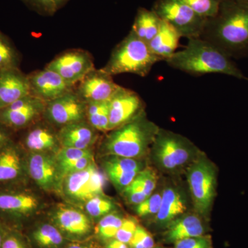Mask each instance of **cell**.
Masks as SVG:
<instances>
[{
  "label": "cell",
  "mask_w": 248,
  "mask_h": 248,
  "mask_svg": "<svg viewBox=\"0 0 248 248\" xmlns=\"http://www.w3.org/2000/svg\"><path fill=\"white\" fill-rule=\"evenodd\" d=\"M27 155L28 177L46 191L61 189L62 177L55 156L49 153H29Z\"/></svg>",
  "instance_id": "13"
},
{
  "label": "cell",
  "mask_w": 248,
  "mask_h": 248,
  "mask_svg": "<svg viewBox=\"0 0 248 248\" xmlns=\"http://www.w3.org/2000/svg\"><path fill=\"white\" fill-rule=\"evenodd\" d=\"M163 248L157 247V248Z\"/></svg>",
  "instance_id": "50"
},
{
  "label": "cell",
  "mask_w": 248,
  "mask_h": 248,
  "mask_svg": "<svg viewBox=\"0 0 248 248\" xmlns=\"http://www.w3.org/2000/svg\"><path fill=\"white\" fill-rule=\"evenodd\" d=\"M123 193L129 203L138 205L148 198L141 186L136 179L123 190Z\"/></svg>",
  "instance_id": "39"
},
{
  "label": "cell",
  "mask_w": 248,
  "mask_h": 248,
  "mask_svg": "<svg viewBox=\"0 0 248 248\" xmlns=\"http://www.w3.org/2000/svg\"><path fill=\"white\" fill-rule=\"evenodd\" d=\"M187 210V202L184 195L177 187L170 186L161 192V202L159 212L155 216V222L161 227L182 216Z\"/></svg>",
  "instance_id": "21"
},
{
  "label": "cell",
  "mask_w": 248,
  "mask_h": 248,
  "mask_svg": "<svg viewBox=\"0 0 248 248\" xmlns=\"http://www.w3.org/2000/svg\"><path fill=\"white\" fill-rule=\"evenodd\" d=\"M124 218L116 213H110L103 217L99 221L96 232L102 239L108 240L115 238L117 231L122 226Z\"/></svg>",
  "instance_id": "30"
},
{
  "label": "cell",
  "mask_w": 248,
  "mask_h": 248,
  "mask_svg": "<svg viewBox=\"0 0 248 248\" xmlns=\"http://www.w3.org/2000/svg\"><path fill=\"white\" fill-rule=\"evenodd\" d=\"M31 9L39 14L53 16L58 11L54 0H22Z\"/></svg>",
  "instance_id": "41"
},
{
  "label": "cell",
  "mask_w": 248,
  "mask_h": 248,
  "mask_svg": "<svg viewBox=\"0 0 248 248\" xmlns=\"http://www.w3.org/2000/svg\"><path fill=\"white\" fill-rule=\"evenodd\" d=\"M169 66L194 76L226 75L248 80L232 59L202 38L189 39L185 48L165 60Z\"/></svg>",
  "instance_id": "2"
},
{
  "label": "cell",
  "mask_w": 248,
  "mask_h": 248,
  "mask_svg": "<svg viewBox=\"0 0 248 248\" xmlns=\"http://www.w3.org/2000/svg\"><path fill=\"white\" fill-rule=\"evenodd\" d=\"M129 244L132 248H153L155 241L153 236L145 228L138 226Z\"/></svg>",
  "instance_id": "37"
},
{
  "label": "cell",
  "mask_w": 248,
  "mask_h": 248,
  "mask_svg": "<svg viewBox=\"0 0 248 248\" xmlns=\"http://www.w3.org/2000/svg\"><path fill=\"white\" fill-rule=\"evenodd\" d=\"M30 94L29 78L19 68L0 71V109Z\"/></svg>",
  "instance_id": "18"
},
{
  "label": "cell",
  "mask_w": 248,
  "mask_h": 248,
  "mask_svg": "<svg viewBox=\"0 0 248 248\" xmlns=\"http://www.w3.org/2000/svg\"><path fill=\"white\" fill-rule=\"evenodd\" d=\"M152 10L181 37L187 40L200 38L207 19L196 14L181 0H156Z\"/></svg>",
  "instance_id": "7"
},
{
  "label": "cell",
  "mask_w": 248,
  "mask_h": 248,
  "mask_svg": "<svg viewBox=\"0 0 248 248\" xmlns=\"http://www.w3.org/2000/svg\"><path fill=\"white\" fill-rule=\"evenodd\" d=\"M15 132L6 127L4 124L0 123V148L6 143L13 141V135Z\"/></svg>",
  "instance_id": "44"
},
{
  "label": "cell",
  "mask_w": 248,
  "mask_h": 248,
  "mask_svg": "<svg viewBox=\"0 0 248 248\" xmlns=\"http://www.w3.org/2000/svg\"><path fill=\"white\" fill-rule=\"evenodd\" d=\"M86 106L87 104L74 90L47 102L43 117L50 125L60 129L65 125L86 120Z\"/></svg>",
  "instance_id": "10"
},
{
  "label": "cell",
  "mask_w": 248,
  "mask_h": 248,
  "mask_svg": "<svg viewBox=\"0 0 248 248\" xmlns=\"http://www.w3.org/2000/svg\"><path fill=\"white\" fill-rule=\"evenodd\" d=\"M1 248H27L20 235L15 231H8Z\"/></svg>",
  "instance_id": "43"
},
{
  "label": "cell",
  "mask_w": 248,
  "mask_h": 248,
  "mask_svg": "<svg viewBox=\"0 0 248 248\" xmlns=\"http://www.w3.org/2000/svg\"><path fill=\"white\" fill-rule=\"evenodd\" d=\"M97 132L86 120L65 125L58 132L60 146L90 150L97 141Z\"/></svg>",
  "instance_id": "19"
},
{
  "label": "cell",
  "mask_w": 248,
  "mask_h": 248,
  "mask_svg": "<svg viewBox=\"0 0 248 248\" xmlns=\"http://www.w3.org/2000/svg\"><path fill=\"white\" fill-rule=\"evenodd\" d=\"M45 68L58 73L73 86L95 68L92 55L81 49H73L60 54Z\"/></svg>",
  "instance_id": "12"
},
{
  "label": "cell",
  "mask_w": 248,
  "mask_h": 248,
  "mask_svg": "<svg viewBox=\"0 0 248 248\" xmlns=\"http://www.w3.org/2000/svg\"><path fill=\"white\" fill-rule=\"evenodd\" d=\"M36 244L42 248H55L61 246L63 236L56 227L50 224H43L35 230L32 234Z\"/></svg>",
  "instance_id": "28"
},
{
  "label": "cell",
  "mask_w": 248,
  "mask_h": 248,
  "mask_svg": "<svg viewBox=\"0 0 248 248\" xmlns=\"http://www.w3.org/2000/svg\"><path fill=\"white\" fill-rule=\"evenodd\" d=\"M162 61L152 53L146 42L132 31L116 46L107 64L101 68L109 76L130 73L140 77L149 74L155 63Z\"/></svg>",
  "instance_id": "4"
},
{
  "label": "cell",
  "mask_w": 248,
  "mask_h": 248,
  "mask_svg": "<svg viewBox=\"0 0 248 248\" xmlns=\"http://www.w3.org/2000/svg\"><path fill=\"white\" fill-rule=\"evenodd\" d=\"M46 104L29 94L0 109V123L14 132L27 129L43 116Z\"/></svg>",
  "instance_id": "11"
},
{
  "label": "cell",
  "mask_w": 248,
  "mask_h": 248,
  "mask_svg": "<svg viewBox=\"0 0 248 248\" xmlns=\"http://www.w3.org/2000/svg\"><path fill=\"white\" fill-rule=\"evenodd\" d=\"M68 1H69V0H54L58 10L61 9L62 6H64Z\"/></svg>",
  "instance_id": "47"
},
{
  "label": "cell",
  "mask_w": 248,
  "mask_h": 248,
  "mask_svg": "<svg viewBox=\"0 0 248 248\" xmlns=\"http://www.w3.org/2000/svg\"><path fill=\"white\" fill-rule=\"evenodd\" d=\"M154 162L164 172H177L188 166L201 154L188 140L169 130L160 128L151 146Z\"/></svg>",
  "instance_id": "5"
},
{
  "label": "cell",
  "mask_w": 248,
  "mask_h": 248,
  "mask_svg": "<svg viewBox=\"0 0 248 248\" xmlns=\"http://www.w3.org/2000/svg\"><path fill=\"white\" fill-rule=\"evenodd\" d=\"M104 169L107 174L110 173L141 171L143 170V164L138 159L110 155L104 161Z\"/></svg>",
  "instance_id": "29"
},
{
  "label": "cell",
  "mask_w": 248,
  "mask_h": 248,
  "mask_svg": "<svg viewBox=\"0 0 248 248\" xmlns=\"http://www.w3.org/2000/svg\"><path fill=\"white\" fill-rule=\"evenodd\" d=\"M107 248H129V247L128 244H124L115 239L111 240L108 244Z\"/></svg>",
  "instance_id": "45"
},
{
  "label": "cell",
  "mask_w": 248,
  "mask_h": 248,
  "mask_svg": "<svg viewBox=\"0 0 248 248\" xmlns=\"http://www.w3.org/2000/svg\"><path fill=\"white\" fill-rule=\"evenodd\" d=\"M145 104L138 93L120 86L110 99L109 131L144 113Z\"/></svg>",
  "instance_id": "14"
},
{
  "label": "cell",
  "mask_w": 248,
  "mask_h": 248,
  "mask_svg": "<svg viewBox=\"0 0 248 248\" xmlns=\"http://www.w3.org/2000/svg\"><path fill=\"white\" fill-rule=\"evenodd\" d=\"M40 201L37 196L20 185L0 187V218L19 221L37 211Z\"/></svg>",
  "instance_id": "9"
},
{
  "label": "cell",
  "mask_w": 248,
  "mask_h": 248,
  "mask_svg": "<svg viewBox=\"0 0 248 248\" xmlns=\"http://www.w3.org/2000/svg\"><path fill=\"white\" fill-rule=\"evenodd\" d=\"M181 37L169 23L161 20L157 33L148 45L152 53L165 61L175 53Z\"/></svg>",
  "instance_id": "24"
},
{
  "label": "cell",
  "mask_w": 248,
  "mask_h": 248,
  "mask_svg": "<svg viewBox=\"0 0 248 248\" xmlns=\"http://www.w3.org/2000/svg\"><path fill=\"white\" fill-rule=\"evenodd\" d=\"M110 100L88 103L86 121L98 132H109Z\"/></svg>",
  "instance_id": "26"
},
{
  "label": "cell",
  "mask_w": 248,
  "mask_h": 248,
  "mask_svg": "<svg viewBox=\"0 0 248 248\" xmlns=\"http://www.w3.org/2000/svg\"><path fill=\"white\" fill-rule=\"evenodd\" d=\"M187 179L196 212L208 216L216 196V166L201 153L187 167Z\"/></svg>",
  "instance_id": "6"
},
{
  "label": "cell",
  "mask_w": 248,
  "mask_h": 248,
  "mask_svg": "<svg viewBox=\"0 0 248 248\" xmlns=\"http://www.w3.org/2000/svg\"><path fill=\"white\" fill-rule=\"evenodd\" d=\"M235 1H239V2L244 3V4H248V0H235Z\"/></svg>",
  "instance_id": "49"
},
{
  "label": "cell",
  "mask_w": 248,
  "mask_h": 248,
  "mask_svg": "<svg viewBox=\"0 0 248 248\" xmlns=\"http://www.w3.org/2000/svg\"><path fill=\"white\" fill-rule=\"evenodd\" d=\"M200 38L231 59L248 58V4L221 0L217 14L206 19Z\"/></svg>",
  "instance_id": "1"
},
{
  "label": "cell",
  "mask_w": 248,
  "mask_h": 248,
  "mask_svg": "<svg viewBox=\"0 0 248 248\" xmlns=\"http://www.w3.org/2000/svg\"><path fill=\"white\" fill-rule=\"evenodd\" d=\"M8 231H9L6 229V226H4L2 221H0V248L2 246L3 241H4L5 236L7 234Z\"/></svg>",
  "instance_id": "46"
},
{
  "label": "cell",
  "mask_w": 248,
  "mask_h": 248,
  "mask_svg": "<svg viewBox=\"0 0 248 248\" xmlns=\"http://www.w3.org/2000/svg\"><path fill=\"white\" fill-rule=\"evenodd\" d=\"M120 86L112 76L94 68L76 84L75 91L88 104L110 100Z\"/></svg>",
  "instance_id": "17"
},
{
  "label": "cell",
  "mask_w": 248,
  "mask_h": 248,
  "mask_svg": "<svg viewBox=\"0 0 248 248\" xmlns=\"http://www.w3.org/2000/svg\"><path fill=\"white\" fill-rule=\"evenodd\" d=\"M146 113L122 126L110 130L104 139L102 149L105 154L138 159L146 154L159 130Z\"/></svg>",
  "instance_id": "3"
},
{
  "label": "cell",
  "mask_w": 248,
  "mask_h": 248,
  "mask_svg": "<svg viewBox=\"0 0 248 248\" xmlns=\"http://www.w3.org/2000/svg\"><path fill=\"white\" fill-rule=\"evenodd\" d=\"M54 217L59 228L68 234L83 236L91 231L89 218L76 208L65 205L58 207Z\"/></svg>",
  "instance_id": "23"
},
{
  "label": "cell",
  "mask_w": 248,
  "mask_h": 248,
  "mask_svg": "<svg viewBox=\"0 0 248 248\" xmlns=\"http://www.w3.org/2000/svg\"><path fill=\"white\" fill-rule=\"evenodd\" d=\"M140 172V171H131L127 172L110 173L107 174V176L117 188L123 190L133 182Z\"/></svg>",
  "instance_id": "42"
},
{
  "label": "cell",
  "mask_w": 248,
  "mask_h": 248,
  "mask_svg": "<svg viewBox=\"0 0 248 248\" xmlns=\"http://www.w3.org/2000/svg\"><path fill=\"white\" fill-rule=\"evenodd\" d=\"M201 17L208 19L218 12L221 0H181Z\"/></svg>",
  "instance_id": "31"
},
{
  "label": "cell",
  "mask_w": 248,
  "mask_h": 248,
  "mask_svg": "<svg viewBox=\"0 0 248 248\" xmlns=\"http://www.w3.org/2000/svg\"><path fill=\"white\" fill-rule=\"evenodd\" d=\"M67 248H92L87 247V246H80V245L73 244V245H71V246H68V247Z\"/></svg>",
  "instance_id": "48"
},
{
  "label": "cell",
  "mask_w": 248,
  "mask_h": 248,
  "mask_svg": "<svg viewBox=\"0 0 248 248\" xmlns=\"http://www.w3.org/2000/svg\"><path fill=\"white\" fill-rule=\"evenodd\" d=\"M27 155L14 140L0 148V187L24 184L28 177Z\"/></svg>",
  "instance_id": "15"
},
{
  "label": "cell",
  "mask_w": 248,
  "mask_h": 248,
  "mask_svg": "<svg viewBox=\"0 0 248 248\" xmlns=\"http://www.w3.org/2000/svg\"><path fill=\"white\" fill-rule=\"evenodd\" d=\"M161 202V193L152 194L146 200L137 205L136 213L140 217L155 215L159 212Z\"/></svg>",
  "instance_id": "33"
},
{
  "label": "cell",
  "mask_w": 248,
  "mask_h": 248,
  "mask_svg": "<svg viewBox=\"0 0 248 248\" xmlns=\"http://www.w3.org/2000/svg\"><path fill=\"white\" fill-rule=\"evenodd\" d=\"M165 241L174 243L187 238L204 235L205 227L202 218L196 215H185L176 218L166 227Z\"/></svg>",
  "instance_id": "22"
},
{
  "label": "cell",
  "mask_w": 248,
  "mask_h": 248,
  "mask_svg": "<svg viewBox=\"0 0 248 248\" xmlns=\"http://www.w3.org/2000/svg\"><path fill=\"white\" fill-rule=\"evenodd\" d=\"M138 226V222L134 218H124L122 226L117 231L115 239L124 244H129Z\"/></svg>",
  "instance_id": "40"
},
{
  "label": "cell",
  "mask_w": 248,
  "mask_h": 248,
  "mask_svg": "<svg viewBox=\"0 0 248 248\" xmlns=\"http://www.w3.org/2000/svg\"><path fill=\"white\" fill-rule=\"evenodd\" d=\"M85 208L90 216L99 218L110 213L115 208V204L104 196H97L88 201L85 203Z\"/></svg>",
  "instance_id": "32"
},
{
  "label": "cell",
  "mask_w": 248,
  "mask_h": 248,
  "mask_svg": "<svg viewBox=\"0 0 248 248\" xmlns=\"http://www.w3.org/2000/svg\"><path fill=\"white\" fill-rule=\"evenodd\" d=\"M161 22L153 10L140 8L130 31L148 45L157 33Z\"/></svg>",
  "instance_id": "25"
},
{
  "label": "cell",
  "mask_w": 248,
  "mask_h": 248,
  "mask_svg": "<svg viewBox=\"0 0 248 248\" xmlns=\"http://www.w3.org/2000/svg\"><path fill=\"white\" fill-rule=\"evenodd\" d=\"M57 162H66V161H74L86 156H93L92 151L90 150L78 149L73 148H63L61 147L57 151Z\"/></svg>",
  "instance_id": "36"
},
{
  "label": "cell",
  "mask_w": 248,
  "mask_h": 248,
  "mask_svg": "<svg viewBox=\"0 0 248 248\" xmlns=\"http://www.w3.org/2000/svg\"><path fill=\"white\" fill-rule=\"evenodd\" d=\"M174 244V248H213L210 236L204 235L179 240Z\"/></svg>",
  "instance_id": "38"
},
{
  "label": "cell",
  "mask_w": 248,
  "mask_h": 248,
  "mask_svg": "<svg viewBox=\"0 0 248 248\" xmlns=\"http://www.w3.org/2000/svg\"><path fill=\"white\" fill-rule=\"evenodd\" d=\"M21 58L11 40L0 31V71L19 68Z\"/></svg>",
  "instance_id": "27"
},
{
  "label": "cell",
  "mask_w": 248,
  "mask_h": 248,
  "mask_svg": "<svg viewBox=\"0 0 248 248\" xmlns=\"http://www.w3.org/2000/svg\"><path fill=\"white\" fill-rule=\"evenodd\" d=\"M135 179L141 186L143 191L148 197L153 194L157 184V175L154 170L151 168L142 170L138 173Z\"/></svg>",
  "instance_id": "34"
},
{
  "label": "cell",
  "mask_w": 248,
  "mask_h": 248,
  "mask_svg": "<svg viewBox=\"0 0 248 248\" xmlns=\"http://www.w3.org/2000/svg\"><path fill=\"white\" fill-rule=\"evenodd\" d=\"M93 161V156H89L74 160V161L58 163L59 170H60L62 179L68 174L78 172V171L86 169Z\"/></svg>",
  "instance_id": "35"
},
{
  "label": "cell",
  "mask_w": 248,
  "mask_h": 248,
  "mask_svg": "<svg viewBox=\"0 0 248 248\" xmlns=\"http://www.w3.org/2000/svg\"><path fill=\"white\" fill-rule=\"evenodd\" d=\"M27 128L22 143H18L25 152L49 153L52 151L57 152L60 149L58 133H55L49 125H37L35 122Z\"/></svg>",
  "instance_id": "20"
},
{
  "label": "cell",
  "mask_w": 248,
  "mask_h": 248,
  "mask_svg": "<svg viewBox=\"0 0 248 248\" xmlns=\"http://www.w3.org/2000/svg\"><path fill=\"white\" fill-rule=\"evenodd\" d=\"M105 184V176L93 161L86 169L63 178L61 189L72 202L86 203L97 196H104Z\"/></svg>",
  "instance_id": "8"
},
{
  "label": "cell",
  "mask_w": 248,
  "mask_h": 248,
  "mask_svg": "<svg viewBox=\"0 0 248 248\" xmlns=\"http://www.w3.org/2000/svg\"><path fill=\"white\" fill-rule=\"evenodd\" d=\"M27 76L31 95L46 103L62 97L76 89V86L68 84L60 75L46 68L32 72Z\"/></svg>",
  "instance_id": "16"
}]
</instances>
